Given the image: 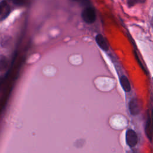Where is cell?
<instances>
[{
    "mask_svg": "<svg viewBox=\"0 0 153 153\" xmlns=\"http://www.w3.org/2000/svg\"><path fill=\"white\" fill-rule=\"evenodd\" d=\"M145 0H127V4L128 7H131L137 3H143Z\"/></svg>",
    "mask_w": 153,
    "mask_h": 153,
    "instance_id": "9",
    "label": "cell"
},
{
    "mask_svg": "<svg viewBox=\"0 0 153 153\" xmlns=\"http://www.w3.org/2000/svg\"><path fill=\"white\" fill-rule=\"evenodd\" d=\"M8 66V60L7 57L4 55H0V71L6 69Z\"/></svg>",
    "mask_w": 153,
    "mask_h": 153,
    "instance_id": "7",
    "label": "cell"
},
{
    "mask_svg": "<svg viewBox=\"0 0 153 153\" xmlns=\"http://www.w3.org/2000/svg\"><path fill=\"white\" fill-rule=\"evenodd\" d=\"M126 139L127 145L130 147L134 146L137 142V136L135 131L128 129L126 132Z\"/></svg>",
    "mask_w": 153,
    "mask_h": 153,
    "instance_id": "2",
    "label": "cell"
},
{
    "mask_svg": "<svg viewBox=\"0 0 153 153\" xmlns=\"http://www.w3.org/2000/svg\"><path fill=\"white\" fill-rule=\"evenodd\" d=\"M120 82L123 89L126 92H129L131 90V86H130V82L128 78L126 76L124 75L121 76L120 79Z\"/></svg>",
    "mask_w": 153,
    "mask_h": 153,
    "instance_id": "6",
    "label": "cell"
},
{
    "mask_svg": "<svg viewBox=\"0 0 153 153\" xmlns=\"http://www.w3.org/2000/svg\"><path fill=\"white\" fill-rule=\"evenodd\" d=\"M96 41L99 47L103 51H107L109 49L108 42L105 38L101 35L97 34L96 36Z\"/></svg>",
    "mask_w": 153,
    "mask_h": 153,
    "instance_id": "5",
    "label": "cell"
},
{
    "mask_svg": "<svg viewBox=\"0 0 153 153\" xmlns=\"http://www.w3.org/2000/svg\"><path fill=\"white\" fill-rule=\"evenodd\" d=\"M10 13V8L5 1L0 2V20L5 19Z\"/></svg>",
    "mask_w": 153,
    "mask_h": 153,
    "instance_id": "3",
    "label": "cell"
},
{
    "mask_svg": "<svg viewBox=\"0 0 153 153\" xmlns=\"http://www.w3.org/2000/svg\"><path fill=\"white\" fill-rule=\"evenodd\" d=\"M28 0H13V2L18 5H23L26 3Z\"/></svg>",
    "mask_w": 153,
    "mask_h": 153,
    "instance_id": "10",
    "label": "cell"
},
{
    "mask_svg": "<svg viewBox=\"0 0 153 153\" xmlns=\"http://www.w3.org/2000/svg\"><path fill=\"white\" fill-rule=\"evenodd\" d=\"M81 16L83 20L88 24L93 23L96 18L94 10L90 7H86L83 10Z\"/></svg>",
    "mask_w": 153,
    "mask_h": 153,
    "instance_id": "1",
    "label": "cell"
},
{
    "mask_svg": "<svg viewBox=\"0 0 153 153\" xmlns=\"http://www.w3.org/2000/svg\"><path fill=\"white\" fill-rule=\"evenodd\" d=\"M146 132L148 137L149 138V139H151L152 134H151V121L149 118H148L147 120V123L146 125Z\"/></svg>",
    "mask_w": 153,
    "mask_h": 153,
    "instance_id": "8",
    "label": "cell"
},
{
    "mask_svg": "<svg viewBox=\"0 0 153 153\" xmlns=\"http://www.w3.org/2000/svg\"><path fill=\"white\" fill-rule=\"evenodd\" d=\"M151 25L152 27H153V17H152V18L151 19Z\"/></svg>",
    "mask_w": 153,
    "mask_h": 153,
    "instance_id": "11",
    "label": "cell"
},
{
    "mask_svg": "<svg viewBox=\"0 0 153 153\" xmlns=\"http://www.w3.org/2000/svg\"><path fill=\"white\" fill-rule=\"evenodd\" d=\"M129 110L133 115H137L140 112V106L136 99H132L129 103Z\"/></svg>",
    "mask_w": 153,
    "mask_h": 153,
    "instance_id": "4",
    "label": "cell"
}]
</instances>
